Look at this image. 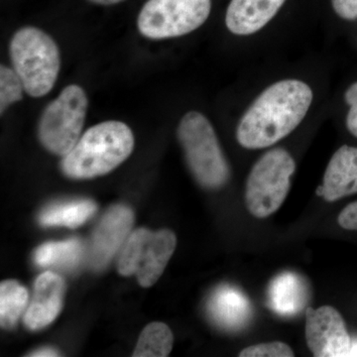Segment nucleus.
Returning <instances> with one entry per match:
<instances>
[{
    "instance_id": "obj_17",
    "label": "nucleus",
    "mask_w": 357,
    "mask_h": 357,
    "mask_svg": "<svg viewBox=\"0 0 357 357\" xmlns=\"http://www.w3.org/2000/svg\"><path fill=\"white\" fill-rule=\"evenodd\" d=\"M84 244L77 238L42 244L35 251L34 261L40 267L72 269L84 258Z\"/></svg>"
},
{
    "instance_id": "obj_27",
    "label": "nucleus",
    "mask_w": 357,
    "mask_h": 357,
    "mask_svg": "<svg viewBox=\"0 0 357 357\" xmlns=\"http://www.w3.org/2000/svg\"><path fill=\"white\" fill-rule=\"evenodd\" d=\"M351 356H357V340H352Z\"/></svg>"
},
{
    "instance_id": "obj_10",
    "label": "nucleus",
    "mask_w": 357,
    "mask_h": 357,
    "mask_svg": "<svg viewBox=\"0 0 357 357\" xmlns=\"http://www.w3.org/2000/svg\"><path fill=\"white\" fill-rule=\"evenodd\" d=\"M133 222V211L123 204L112 206L102 215L88 251L89 263L93 269L102 270L109 264L130 236Z\"/></svg>"
},
{
    "instance_id": "obj_13",
    "label": "nucleus",
    "mask_w": 357,
    "mask_h": 357,
    "mask_svg": "<svg viewBox=\"0 0 357 357\" xmlns=\"http://www.w3.org/2000/svg\"><path fill=\"white\" fill-rule=\"evenodd\" d=\"M286 0H231L225 24L232 34L248 36L261 30L278 13Z\"/></svg>"
},
{
    "instance_id": "obj_1",
    "label": "nucleus",
    "mask_w": 357,
    "mask_h": 357,
    "mask_svg": "<svg viewBox=\"0 0 357 357\" xmlns=\"http://www.w3.org/2000/svg\"><path fill=\"white\" fill-rule=\"evenodd\" d=\"M312 98V89L300 79H284L271 84L241 117L237 141L246 149L272 146L300 126Z\"/></svg>"
},
{
    "instance_id": "obj_7",
    "label": "nucleus",
    "mask_w": 357,
    "mask_h": 357,
    "mask_svg": "<svg viewBox=\"0 0 357 357\" xmlns=\"http://www.w3.org/2000/svg\"><path fill=\"white\" fill-rule=\"evenodd\" d=\"M176 245L177 238L171 230H134L119 252L117 270L122 276L135 275L142 287H151L163 274Z\"/></svg>"
},
{
    "instance_id": "obj_25",
    "label": "nucleus",
    "mask_w": 357,
    "mask_h": 357,
    "mask_svg": "<svg viewBox=\"0 0 357 357\" xmlns=\"http://www.w3.org/2000/svg\"><path fill=\"white\" fill-rule=\"evenodd\" d=\"M29 356H35V357L59 356V352L57 351H55V349H48V347H45V349H38V351L32 352L31 354H29Z\"/></svg>"
},
{
    "instance_id": "obj_12",
    "label": "nucleus",
    "mask_w": 357,
    "mask_h": 357,
    "mask_svg": "<svg viewBox=\"0 0 357 357\" xmlns=\"http://www.w3.org/2000/svg\"><path fill=\"white\" fill-rule=\"evenodd\" d=\"M357 192V147L344 145L333 155L317 194L326 202L337 201Z\"/></svg>"
},
{
    "instance_id": "obj_2",
    "label": "nucleus",
    "mask_w": 357,
    "mask_h": 357,
    "mask_svg": "<svg viewBox=\"0 0 357 357\" xmlns=\"http://www.w3.org/2000/svg\"><path fill=\"white\" fill-rule=\"evenodd\" d=\"M134 136L121 121H105L88 129L64 156L61 169L67 177L86 180L107 175L132 153Z\"/></svg>"
},
{
    "instance_id": "obj_14",
    "label": "nucleus",
    "mask_w": 357,
    "mask_h": 357,
    "mask_svg": "<svg viewBox=\"0 0 357 357\" xmlns=\"http://www.w3.org/2000/svg\"><path fill=\"white\" fill-rule=\"evenodd\" d=\"M208 309L211 319L227 331L241 330L251 317V305L248 298L230 286H222L213 293Z\"/></svg>"
},
{
    "instance_id": "obj_3",
    "label": "nucleus",
    "mask_w": 357,
    "mask_h": 357,
    "mask_svg": "<svg viewBox=\"0 0 357 357\" xmlns=\"http://www.w3.org/2000/svg\"><path fill=\"white\" fill-rule=\"evenodd\" d=\"M9 53L28 95L41 98L53 89L60 72V51L47 33L30 26L21 28L11 39Z\"/></svg>"
},
{
    "instance_id": "obj_16",
    "label": "nucleus",
    "mask_w": 357,
    "mask_h": 357,
    "mask_svg": "<svg viewBox=\"0 0 357 357\" xmlns=\"http://www.w3.org/2000/svg\"><path fill=\"white\" fill-rule=\"evenodd\" d=\"M96 204L91 199H77L67 203L53 204L45 208L39 215L43 227H65L75 229L88 222L95 215Z\"/></svg>"
},
{
    "instance_id": "obj_6",
    "label": "nucleus",
    "mask_w": 357,
    "mask_h": 357,
    "mask_svg": "<svg viewBox=\"0 0 357 357\" xmlns=\"http://www.w3.org/2000/svg\"><path fill=\"white\" fill-rule=\"evenodd\" d=\"M88 96L81 86L70 84L49 103L38 124L40 142L51 153L66 156L82 136Z\"/></svg>"
},
{
    "instance_id": "obj_22",
    "label": "nucleus",
    "mask_w": 357,
    "mask_h": 357,
    "mask_svg": "<svg viewBox=\"0 0 357 357\" xmlns=\"http://www.w3.org/2000/svg\"><path fill=\"white\" fill-rule=\"evenodd\" d=\"M345 102L349 105L347 126L349 132L357 137V83L352 84L345 93Z\"/></svg>"
},
{
    "instance_id": "obj_20",
    "label": "nucleus",
    "mask_w": 357,
    "mask_h": 357,
    "mask_svg": "<svg viewBox=\"0 0 357 357\" xmlns=\"http://www.w3.org/2000/svg\"><path fill=\"white\" fill-rule=\"evenodd\" d=\"M24 91L22 82L15 70L9 69L6 66L0 68V112L1 114L13 103L22 100Z\"/></svg>"
},
{
    "instance_id": "obj_19",
    "label": "nucleus",
    "mask_w": 357,
    "mask_h": 357,
    "mask_svg": "<svg viewBox=\"0 0 357 357\" xmlns=\"http://www.w3.org/2000/svg\"><path fill=\"white\" fill-rule=\"evenodd\" d=\"M173 333L163 323H152L141 333L134 357H166L173 349Z\"/></svg>"
},
{
    "instance_id": "obj_21",
    "label": "nucleus",
    "mask_w": 357,
    "mask_h": 357,
    "mask_svg": "<svg viewBox=\"0 0 357 357\" xmlns=\"http://www.w3.org/2000/svg\"><path fill=\"white\" fill-rule=\"evenodd\" d=\"M241 357H292L294 352L288 344L280 342L251 345L239 354Z\"/></svg>"
},
{
    "instance_id": "obj_18",
    "label": "nucleus",
    "mask_w": 357,
    "mask_h": 357,
    "mask_svg": "<svg viewBox=\"0 0 357 357\" xmlns=\"http://www.w3.org/2000/svg\"><path fill=\"white\" fill-rule=\"evenodd\" d=\"M29 294L17 281H3L0 285V324L2 328H13L26 312Z\"/></svg>"
},
{
    "instance_id": "obj_9",
    "label": "nucleus",
    "mask_w": 357,
    "mask_h": 357,
    "mask_svg": "<svg viewBox=\"0 0 357 357\" xmlns=\"http://www.w3.org/2000/svg\"><path fill=\"white\" fill-rule=\"evenodd\" d=\"M306 340L310 351L317 357L351 356V337L344 319L335 307H307Z\"/></svg>"
},
{
    "instance_id": "obj_8",
    "label": "nucleus",
    "mask_w": 357,
    "mask_h": 357,
    "mask_svg": "<svg viewBox=\"0 0 357 357\" xmlns=\"http://www.w3.org/2000/svg\"><path fill=\"white\" fill-rule=\"evenodd\" d=\"M211 9V0H148L138 16V30L149 39L183 36L201 27Z\"/></svg>"
},
{
    "instance_id": "obj_15",
    "label": "nucleus",
    "mask_w": 357,
    "mask_h": 357,
    "mask_svg": "<svg viewBox=\"0 0 357 357\" xmlns=\"http://www.w3.org/2000/svg\"><path fill=\"white\" fill-rule=\"evenodd\" d=\"M307 302L306 282L296 273L278 275L270 284L268 303L276 314L291 317L302 311Z\"/></svg>"
},
{
    "instance_id": "obj_23",
    "label": "nucleus",
    "mask_w": 357,
    "mask_h": 357,
    "mask_svg": "<svg viewBox=\"0 0 357 357\" xmlns=\"http://www.w3.org/2000/svg\"><path fill=\"white\" fill-rule=\"evenodd\" d=\"M333 9L344 20L357 18V0H332Z\"/></svg>"
},
{
    "instance_id": "obj_11",
    "label": "nucleus",
    "mask_w": 357,
    "mask_h": 357,
    "mask_svg": "<svg viewBox=\"0 0 357 357\" xmlns=\"http://www.w3.org/2000/svg\"><path fill=\"white\" fill-rule=\"evenodd\" d=\"M65 291V281L60 275L50 271L40 275L24 314L25 326L39 331L51 325L62 311Z\"/></svg>"
},
{
    "instance_id": "obj_24",
    "label": "nucleus",
    "mask_w": 357,
    "mask_h": 357,
    "mask_svg": "<svg viewBox=\"0 0 357 357\" xmlns=\"http://www.w3.org/2000/svg\"><path fill=\"white\" fill-rule=\"evenodd\" d=\"M338 223L344 229L357 230V202L349 204L338 215Z\"/></svg>"
},
{
    "instance_id": "obj_5",
    "label": "nucleus",
    "mask_w": 357,
    "mask_h": 357,
    "mask_svg": "<svg viewBox=\"0 0 357 357\" xmlns=\"http://www.w3.org/2000/svg\"><path fill=\"white\" fill-rule=\"evenodd\" d=\"M295 170L293 157L282 148L270 150L256 162L245 191L246 206L253 217L265 218L279 210L290 191Z\"/></svg>"
},
{
    "instance_id": "obj_4",
    "label": "nucleus",
    "mask_w": 357,
    "mask_h": 357,
    "mask_svg": "<svg viewBox=\"0 0 357 357\" xmlns=\"http://www.w3.org/2000/svg\"><path fill=\"white\" fill-rule=\"evenodd\" d=\"M178 138L188 166L199 185L218 189L227 182L229 164L215 129L204 115L198 112L185 114L178 124Z\"/></svg>"
},
{
    "instance_id": "obj_26",
    "label": "nucleus",
    "mask_w": 357,
    "mask_h": 357,
    "mask_svg": "<svg viewBox=\"0 0 357 357\" xmlns=\"http://www.w3.org/2000/svg\"><path fill=\"white\" fill-rule=\"evenodd\" d=\"M89 1L93 4H98V6H112V4L119 3L124 0H89Z\"/></svg>"
}]
</instances>
